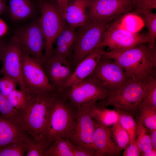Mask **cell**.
I'll return each instance as SVG.
<instances>
[{"mask_svg":"<svg viewBox=\"0 0 156 156\" xmlns=\"http://www.w3.org/2000/svg\"><path fill=\"white\" fill-rule=\"evenodd\" d=\"M57 95L56 92H32L26 107L18 112L15 121L23 131L35 141H46L47 120Z\"/></svg>","mask_w":156,"mask_h":156,"instance_id":"obj_1","label":"cell"},{"mask_svg":"<svg viewBox=\"0 0 156 156\" xmlns=\"http://www.w3.org/2000/svg\"><path fill=\"white\" fill-rule=\"evenodd\" d=\"M147 43L121 50H110L104 56L112 59L123 69L129 79L147 80L155 74V45L149 48Z\"/></svg>","mask_w":156,"mask_h":156,"instance_id":"obj_2","label":"cell"},{"mask_svg":"<svg viewBox=\"0 0 156 156\" xmlns=\"http://www.w3.org/2000/svg\"><path fill=\"white\" fill-rule=\"evenodd\" d=\"M78 112L79 108L72 104L62 93H57L45 130V140L49 146L57 138L67 139L76 126Z\"/></svg>","mask_w":156,"mask_h":156,"instance_id":"obj_3","label":"cell"},{"mask_svg":"<svg viewBox=\"0 0 156 156\" xmlns=\"http://www.w3.org/2000/svg\"><path fill=\"white\" fill-rule=\"evenodd\" d=\"M148 80L129 79L111 91L104 100L96 102V104L104 107L113 106L116 109L127 112L134 117L143 101L145 87Z\"/></svg>","mask_w":156,"mask_h":156,"instance_id":"obj_4","label":"cell"},{"mask_svg":"<svg viewBox=\"0 0 156 156\" xmlns=\"http://www.w3.org/2000/svg\"><path fill=\"white\" fill-rule=\"evenodd\" d=\"M109 23L89 19L76 33L71 61L77 65L96 48L101 42Z\"/></svg>","mask_w":156,"mask_h":156,"instance_id":"obj_5","label":"cell"},{"mask_svg":"<svg viewBox=\"0 0 156 156\" xmlns=\"http://www.w3.org/2000/svg\"><path fill=\"white\" fill-rule=\"evenodd\" d=\"M40 7L41 16L38 22L44 38V57H47L52 54L53 43L64 28L65 21L57 4L43 0Z\"/></svg>","mask_w":156,"mask_h":156,"instance_id":"obj_6","label":"cell"},{"mask_svg":"<svg viewBox=\"0 0 156 156\" xmlns=\"http://www.w3.org/2000/svg\"><path fill=\"white\" fill-rule=\"evenodd\" d=\"M122 18L109 23L97 47H107L110 50H121L142 43L148 44L147 33H136L128 30L120 23Z\"/></svg>","mask_w":156,"mask_h":156,"instance_id":"obj_7","label":"cell"},{"mask_svg":"<svg viewBox=\"0 0 156 156\" xmlns=\"http://www.w3.org/2000/svg\"><path fill=\"white\" fill-rule=\"evenodd\" d=\"M110 91L92 74L62 93L73 105L79 108L85 103L104 100Z\"/></svg>","mask_w":156,"mask_h":156,"instance_id":"obj_8","label":"cell"},{"mask_svg":"<svg viewBox=\"0 0 156 156\" xmlns=\"http://www.w3.org/2000/svg\"><path fill=\"white\" fill-rule=\"evenodd\" d=\"M133 0H89V19L110 23L130 14Z\"/></svg>","mask_w":156,"mask_h":156,"instance_id":"obj_9","label":"cell"},{"mask_svg":"<svg viewBox=\"0 0 156 156\" xmlns=\"http://www.w3.org/2000/svg\"><path fill=\"white\" fill-rule=\"evenodd\" d=\"M11 38L19 44L23 53L42 63L45 40L38 21L18 29Z\"/></svg>","mask_w":156,"mask_h":156,"instance_id":"obj_10","label":"cell"},{"mask_svg":"<svg viewBox=\"0 0 156 156\" xmlns=\"http://www.w3.org/2000/svg\"><path fill=\"white\" fill-rule=\"evenodd\" d=\"M96 102L91 101L84 104L79 108L76 126L67 138L75 146L95 153L93 143L94 121L93 119L92 112Z\"/></svg>","mask_w":156,"mask_h":156,"instance_id":"obj_11","label":"cell"},{"mask_svg":"<svg viewBox=\"0 0 156 156\" xmlns=\"http://www.w3.org/2000/svg\"><path fill=\"white\" fill-rule=\"evenodd\" d=\"M22 74L26 89L30 92H56L48 78L42 64L23 53Z\"/></svg>","mask_w":156,"mask_h":156,"instance_id":"obj_12","label":"cell"},{"mask_svg":"<svg viewBox=\"0 0 156 156\" xmlns=\"http://www.w3.org/2000/svg\"><path fill=\"white\" fill-rule=\"evenodd\" d=\"M23 54L19 44L11 38L5 43L2 51L0 61L2 65L0 73L14 79L20 89L26 90L22 74Z\"/></svg>","mask_w":156,"mask_h":156,"instance_id":"obj_13","label":"cell"},{"mask_svg":"<svg viewBox=\"0 0 156 156\" xmlns=\"http://www.w3.org/2000/svg\"><path fill=\"white\" fill-rule=\"evenodd\" d=\"M42 65L48 78L56 92L62 93L64 85L73 70L68 58L52 53L44 57Z\"/></svg>","mask_w":156,"mask_h":156,"instance_id":"obj_14","label":"cell"},{"mask_svg":"<svg viewBox=\"0 0 156 156\" xmlns=\"http://www.w3.org/2000/svg\"><path fill=\"white\" fill-rule=\"evenodd\" d=\"M92 74L110 92L129 79L118 63L103 55Z\"/></svg>","mask_w":156,"mask_h":156,"instance_id":"obj_15","label":"cell"},{"mask_svg":"<svg viewBox=\"0 0 156 156\" xmlns=\"http://www.w3.org/2000/svg\"><path fill=\"white\" fill-rule=\"evenodd\" d=\"M104 47H99L93 50L76 66L66 82L63 92L91 75L105 51Z\"/></svg>","mask_w":156,"mask_h":156,"instance_id":"obj_16","label":"cell"},{"mask_svg":"<svg viewBox=\"0 0 156 156\" xmlns=\"http://www.w3.org/2000/svg\"><path fill=\"white\" fill-rule=\"evenodd\" d=\"M94 121L93 138L96 156H118L121 151L114 141L111 129L98 125Z\"/></svg>","mask_w":156,"mask_h":156,"instance_id":"obj_17","label":"cell"},{"mask_svg":"<svg viewBox=\"0 0 156 156\" xmlns=\"http://www.w3.org/2000/svg\"><path fill=\"white\" fill-rule=\"evenodd\" d=\"M88 4L89 0H69L64 15L69 26L75 29L88 22Z\"/></svg>","mask_w":156,"mask_h":156,"instance_id":"obj_18","label":"cell"},{"mask_svg":"<svg viewBox=\"0 0 156 156\" xmlns=\"http://www.w3.org/2000/svg\"><path fill=\"white\" fill-rule=\"evenodd\" d=\"M26 135L16 121L0 114V148Z\"/></svg>","mask_w":156,"mask_h":156,"instance_id":"obj_19","label":"cell"},{"mask_svg":"<svg viewBox=\"0 0 156 156\" xmlns=\"http://www.w3.org/2000/svg\"><path fill=\"white\" fill-rule=\"evenodd\" d=\"M8 10L12 18L17 21L29 17L34 11L33 5L30 0H9Z\"/></svg>","mask_w":156,"mask_h":156,"instance_id":"obj_20","label":"cell"},{"mask_svg":"<svg viewBox=\"0 0 156 156\" xmlns=\"http://www.w3.org/2000/svg\"><path fill=\"white\" fill-rule=\"evenodd\" d=\"M96 102L92 107V114L93 118L98 125L103 127H109L118 121L119 117L118 111L107 109L105 107L97 105Z\"/></svg>","mask_w":156,"mask_h":156,"instance_id":"obj_21","label":"cell"},{"mask_svg":"<svg viewBox=\"0 0 156 156\" xmlns=\"http://www.w3.org/2000/svg\"><path fill=\"white\" fill-rule=\"evenodd\" d=\"M43 156H74L72 143L66 138H57L46 149Z\"/></svg>","mask_w":156,"mask_h":156,"instance_id":"obj_22","label":"cell"},{"mask_svg":"<svg viewBox=\"0 0 156 156\" xmlns=\"http://www.w3.org/2000/svg\"><path fill=\"white\" fill-rule=\"evenodd\" d=\"M137 120L149 130H156V109L142 103L135 116Z\"/></svg>","mask_w":156,"mask_h":156,"instance_id":"obj_23","label":"cell"},{"mask_svg":"<svg viewBox=\"0 0 156 156\" xmlns=\"http://www.w3.org/2000/svg\"><path fill=\"white\" fill-rule=\"evenodd\" d=\"M31 92L28 90L16 89L12 91L7 96L11 106L18 111L24 110L30 99Z\"/></svg>","mask_w":156,"mask_h":156,"instance_id":"obj_24","label":"cell"},{"mask_svg":"<svg viewBox=\"0 0 156 156\" xmlns=\"http://www.w3.org/2000/svg\"><path fill=\"white\" fill-rule=\"evenodd\" d=\"M137 121L135 142L141 155L147 153L153 149L149 131L140 122Z\"/></svg>","mask_w":156,"mask_h":156,"instance_id":"obj_25","label":"cell"},{"mask_svg":"<svg viewBox=\"0 0 156 156\" xmlns=\"http://www.w3.org/2000/svg\"><path fill=\"white\" fill-rule=\"evenodd\" d=\"M26 135L0 148V156H24L26 149Z\"/></svg>","mask_w":156,"mask_h":156,"instance_id":"obj_26","label":"cell"},{"mask_svg":"<svg viewBox=\"0 0 156 156\" xmlns=\"http://www.w3.org/2000/svg\"><path fill=\"white\" fill-rule=\"evenodd\" d=\"M116 110L119 113L118 120L120 124L129 134L130 144L134 142L135 140L137 122H136L134 117L129 113L120 110Z\"/></svg>","mask_w":156,"mask_h":156,"instance_id":"obj_27","label":"cell"},{"mask_svg":"<svg viewBox=\"0 0 156 156\" xmlns=\"http://www.w3.org/2000/svg\"><path fill=\"white\" fill-rule=\"evenodd\" d=\"M111 130L113 139L121 151L125 149L130 144V137L119 120L112 125Z\"/></svg>","mask_w":156,"mask_h":156,"instance_id":"obj_28","label":"cell"},{"mask_svg":"<svg viewBox=\"0 0 156 156\" xmlns=\"http://www.w3.org/2000/svg\"><path fill=\"white\" fill-rule=\"evenodd\" d=\"M142 103L147 105L156 109L155 74L151 77L146 83Z\"/></svg>","mask_w":156,"mask_h":156,"instance_id":"obj_29","label":"cell"},{"mask_svg":"<svg viewBox=\"0 0 156 156\" xmlns=\"http://www.w3.org/2000/svg\"><path fill=\"white\" fill-rule=\"evenodd\" d=\"M25 139L26 142L25 156H43L44 152L49 146L45 141H35L27 135Z\"/></svg>","mask_w":156,"mask_h":156,"instance_id":"obj_30","label":"cell"},{"mask_svg":"<svg viewBox=\"0 0 156 156\" xmlns=\"http://www.w3.org/2000/svg\"><path fill=\"white\" fill-rule=\"evenodd\" d=\"M144 20L148 30L149 42L148 46L152 48L155 46L156 39V13L151 12L140 15Z\"/></svg>","mask_w":156,"mask_h":156,"instance_id":"obj_31","label":"cell"},{"mask_svg":"<svg viewBox=\"0 0 156 156\" xmlns=\"http://www.w3.org/2000/svg\"><path fill=\"white\" fill-rule=\"evenodd\" d=\"M133 7L130 14L141 15L156 8V0H133Z\"/></svg>","mask_w":156,"mask_h":156,"instance_id":"obj_32","label":"cell"},{"mask_svg":"<svg viewBox=\"0 0 156 156\" xmlns=\"http://www.w3.org/2000/svg\"><path fill=\"white\" fill-rule=\"evenodd\" d=\"M76 33L75 29L69 26L67 27L65 26L55 40H56V47L65 44L73 47L76 39Z\"/></svg>","mask_w":156,"mask_h":156,"instance_id":"obj_33","label":"cell"},{"mask_svg":"<svg viewBox=\"0 0 156 156\" xmlns=\"http://www.w3.org/2000/svg\"><path fill=\"white\" fill-rule=\"evenodd\" d=\"M18 112L11 106L7 98L0 91V113L1 115L5 118L15 121Z\"/></svg>","mask_w":156,"mask_h":156,"instance_id":"obj_34","label":"cell"},{"mask_svg":"<svg viewBox=\"0 0 156 156\" xmlns=\"http://www.w3.org/2000/svg\"><path fill=\"white\" fill-rule=\"evenodd\" d=\"M18 85L15 81L8 76H3L0 78V91L6 97L12 91L16 89Z\"/></svg>","mask_w":156,"mask_h":156,"instance_id":"obj_35","label":"cell"},{"mask_svg":"<svg viewBox=\"0 0 156 156\" xmlns=\"http://www.w3.org/2000/svg\"><path fill=\"white\" fill-rule=\"evenodd\" d=\"M73 47L65 44L56 47L55 51L52 53L56 55L68 58L71 55Z\"/></svg>","mask_w":156,"mask_h":156,"instance_id":"obj_36","label":"cell"},{"mask_svg":"<svg viewBox=\"0 0 156 156\" xmlns=\"http://www.w3.org/2000/svg\"><path fill=\"white\" fill-rule=\"evenodd\" d=\"M124 150L122 154L123 156H139L141 155L135 140L134 142L130 144Z\"/></svg>","mask_w":156,"mask_h":156,"instance_id":"obj_37","label":"cell"},{"mask_svg":"<svg viewBox=\"0 0 156 156\" xmlns=\"http://www.w3.org/2000/svg\"><path fill=\"white\" fill-rule=\"evenodd\" d=\"M69 1V0H57V4L58 8L64 18L66 10Z\"/></svg>","mask_w":156,"mask_h":156,"instance_id":"obj_38","label":"cell"},{"mask_svg":"<svg viewBox=\"0 0 156 156\" xmlns=\"http://www.w3.org/2000/svg\"><path fill=\"white\" fill-rule=\"evenodd\" d=\"M151 142L153 148L156 150V130H149Z\"/></svg>","mask_w":156,"mask_h":156,"instance_id":"obj_39","label":"cell"},{"mask_svg":"<svg viewBox=\"0 0 156 156\" xmlns=\"http://www.w3.org/2000/svg\"><path fill=\"white\" fill-rule=\"evenodd\" d=\"M7 0H0V15L5 13L7 10Z\"/></svg>","mask_w":156,"mask_h":156,"instance_id":"obj_40","label":"cell"},{"mask_svg":"<svg viewBox=\"0 0 156 156\" xmlns=\"http://www.w3.org/2000/svg\"><path fill=\"white\" fill-rule=\"evenodd\" d=\"M6 42L4 39L0 38V61L2 51L4 46Z\"/></svg>","mask_w":156,"mask_h":156,"instance_id":"obj_41","label":"cell"},{"mask_svg":"<svg viewBox=\"0 0 156 156\" xmlns=\"http://www.w3.org/2000/svg\"><path fill=\"white\" fill-rule=\"evenodd\" d=\"M141 155L144 156H156V150L153 149L148 153L142 154Z\"/></svg>","mask_w":156,"mask_h":156,"instance_id":"obj_42","label":"cell"}]
</instances>
